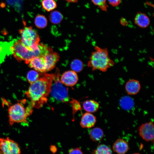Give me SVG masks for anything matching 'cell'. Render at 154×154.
<instances>
[{
	"label": "cell",
	"instance_id": "6da1fadb",
	"mask_svg": "<svg viewBox=\"0 0 154 154\" xmlns=\"http://www.w3.org/2000/svg\"><path fill=\"white\" fill-rule=\"evenodd\" d=\"M52 80V74L41 73L38 79L31 84L25 94L33 108H40L47 102Z\"/></svg>",
	"mask_w": 154,
	"mask_h": 154
},
{
	"label": "cell",
	"instance_id": "7a4b0ae2",
	"mask_svg": "<svg viewBox=\"0 0 154 154\" xmlns=\"http://www.w3.org/2000/svg\"><path fill=\"white\" fill-rule=\"evenodd\" d=\"M52 50L51 48L40 43L36 48L29 50L23 44L21 39L13 41L11 47V54L18 61H24L26 64L33 58L44 56Z\"/></svg>",
	"mask_w": 154,
	"mask_h": 154
},
{
	"label": "cell",
	"instance_id": "3957f363",
	"mask_svg": "<svg viewBox=\"0 0 154 154\" xmlns=\"http://www.w3.org/2000/svg\"><path fill=\"white\" fill-rule=\"evenodd\" d=\"M115 64L114 61L110 58L107 48L96 46L90 56L88 66L93 71L98 70L105 72Z\"/></svg>",
	"mask_w": 154,
	"mask_h": 154
},
{
	"label": "cell",
	"instance_id": "277c9868",
	"mask_svg": "<svg viewBox=\"0 0 154 154\" xmlns=\"http://www.w3.org/2000/svg\"><path fill=\"white\" fill-rule=\"evenodd\" d=\"M52 75L53 80L50 93L51 98L53 101L58 102H67L69 100L68 88L61 82L58 68Z\"/></svg>",
	"mask_w": 154,
	"mask_h": 154
},
{
	"label": "cell",
	"instance_id": "5b68a950",
	"mask_svg": "<svg viewBox=\"0 0 154 154\" xmlns=\"http://www.w3.org/2000/svg\"><path fill=\"white\" fill-rule=\"evenodd\" d=\"M32 108L31 104L25 108L20 102L11 106L8 109L10 124L12 125L15 123L26 122L27 117L32 112Z\"/></svg>",
	"mask_w": 154,
	"mask_h": 154
},
{
	"label": "cell",
	"instance_id": "8992f818",
	"mask_svg": "<svg viewBox=\"0 0 154 154\" xmlns=\"http://www.w3.org/2000/svg\"><path fill=\"white\" fill-rule=\"evenodd\" d=\"M21 40L28 49L32 50L36 48L40 40L37 31L32 27H26L19 30Z\"/></svg>",
	"mask_w": 154,
	"mask_h": 154
},
{
	"label": "cell",
	"instance_id": "52a82bcc",
	"mask_svg": "<svg viewBox=\"0 0 154 154\" xmlns=\"http://www.w3.org/2000/svg\"><path fill=\"white\" fill-rule=\"evenodd\" d=\"M0 151L2 154H20L18 144L8 137L0 138Z\"/></svg>",
	"mask_w": 154,
	"mask_h": 154
},
{
	"label": "cell",
	"instance_id": "ba28073f",
	"mask_svg": "<svg viewBox=\"0 0 154 154\" xmlns=\"http://www.w3.org/2000/svg\"><path fill=\"white\" fill-rule=\"evenodd\" d=\"M154 124L150 121L142 124L138 129L140 136L147 141H153Z\"/></svg>",
	"mask_w": 154,
	"mask_h": 154
},
{
	"label": "cell",
	"instance_id": "9c48e42d",
	"mask_svg": "<svg viewBox=\"0 0 154 154\" xmlns=\"http://www.w3.org/2000/svg\"><path fill=\"white\" fill-rule=\"evenodd\" d=\"M78 79L77 73L73 70L65 72L62 74L60 79L62 84L66 86L70 87L74 86Z\"/></svg>",
	"mask_w": 154,
	"mask_h": 154
},
{
	"label": "cell",
	"instance_id": "30bf717a",
	"mask_svg": "<svg viewBox=\"0 0 154 154\" xmlns=\"http://www.w3.org/2000/svg\"><path fill=\"white\" fill-rule=\"evenodd\" d=\"M28 64L30 68H34L38 72L41 73L46 72L44 56H37L33 58Z\"/></svg>",
	"mask_w": 154,
	"mask_h": 154
},
{
	"label": "cell",
	"instance_id": "8fae6325",
	"mask_svg": "<svg viewBox=\"0 0 154 154\" xmlns=\"http://www.w3.org/2000/svg\"><path fill=\"white\" fill-rule=\"evenodd\" d=\"M46 72L51 70L55 66L58 61L60 56L56 52H50L44 56Z\"/></svg>",
	"mask_w": 154,
	"mask_h": 154
},
{
	"label": "cell",
	"instance_id": "7c38bea8",
	"mask_svg": "<svg viewBox=\"0 0 154 154\" xmlns=\"http://www.w3.org/2000/svg\"><path fill=\"white\" fill-rule=\"evenodd\" d=\"M141 88V85L139 81L135 79L128 80L125 85V90L128 95H135L137 94Z\"/></svg>",
	"mask_w": 154,
	"mask_h": 154
},
{
	"label": "cell",
	"instance_id": "4fadbf2b",
	"mask_svg": "<svg viewBox=\"0 0 154 154\" xmlns=\"http://www.w3.org/2000/svg\"><path fill=\"white\" fill-rule=\"evenodd\" d=\"M112 148L114 151L118 154H125L129 150V147L127 141L119 138L113 143Z\"/></svg>",
	"mask_w": 154,
	"mask_h": 154
},
{
	"label": "cell",
	"instance_id": "5bb4252c",
	"mask_svg": "<svg viewBox=\"0 0 154 154\" xmlns=\"http://www.w3.org/2000/svg\"><path fill=\"white\" fill-rule=\"evenodd\" d=\"M96 121V117L91 113L86 112L82 116L80 124L84 128H90L93 127Z\"/></svg>",
	"mask_w": 154,
	"mask_h": 154
},
{
	"label": "cell",
	"instance_id": "9a60e30c",
	"mask_svg": "<svg viewBox=\"0 0 154 154\" xmlns=\"http://www.w3.org/2000/svg\"><path fill=\"white\" fill-rule=\"evenodd\" d=\"M134 21L136 25L143 28L147 27L150 23V20L148 16L145 14L140 12L136 14Z\"/></svg>",
	"mask_w": 154,
	"mask_h": 154
},
{
	"label": "cell",
	"instance_id": "2e32d148",
	"mask_svg": "<svg viewBox=\"0 0 154 154\" xmlns=\"http://www.w3.org/2000/svg\"><path fill=\"white\" fill-rule=\"evenodd\" d=\"M13 42L0 41V63L3 61L7 55L11 54V47Z\"/></svg>",
	"mask_w": 154,
	"mask_h": 154
},
{
	"label": "cell",
	"instance_id": "e0dca14e",
	"mask_svg": "<svg viewBox=\"0 0 154 154\" xmlns=\"http://www.w3.org/2000/svg\"><path fill=\"white\" fill-rule=\"evenodd\" d=\"M82 106L84 110L92 113L98 111L99 108L100 104L98 102L95 100H89L84 102Z\"/></svg>",
	"mask_w": 154,
	"mask_h": 154
},
{
	"label": "cell",
	"instance_id": "ac0fdd59",
	"mask_svg": "<svg viewBox=\"0 0 154 154\" xmlns=\"http://www.w3.org/2000/svg\"><path fill=\"white\" fill-rule=\"evenodd\" d=\"M89 134L91 139L93 141L96 142L101 140L104 135L103 130L98 127L92 129L89 132Z\"/></svg>",
	"mask_w": 154,
	"mask_h": 154
},
{
	"label": "cell",
	"instance_id": "d6986e66",
	"mask_svg": "<svg viewBox=\"0 0 154 154\" xmlns=\"http://www.w3.org/2000/svg\"><path fill=\"white\" fill-rule=\"evenodd\" d=\"M63 17L62 13L57 10L52 11L49 15V19L50 22L54 24H58L62 20Z\"/></svg>",
	"mask_w": 154,
	"mask_h": 154
},
{
	"label": "cell",
	"instance_id": "ffe728a7",
	"mask_svg": "<svg viewBox=\"0 0 154 154\" xmlns=\"http://www.w3.org/2000/svg\"><path fill=\"white\" fill-rule=\"evenodd\" d=\"M34 23L37 28L39 29H43L47 26L48 21L44 15L39 14L36 16L34 20Z\"/></svg>",
	"mask_w": 154,
	"mask_h": 154
},
{
	"label": "cell",
	"instance_id": "44dd1931",
	"mask_svg": "<svg viewBox=\"0 0 154 154\" xmlns=\"http://www.w3.org/2000/svg\"><path fill=\"white\" fill-rule=\"evenodd\" d=\"M41 5L42 8L47 12L52 11L57 7L55 0H42Z\"/></svg>",
	"mask_w": 154,
	"mask_h": 154
},
{
	"label": "cell",
	"instance_id": "7402d4cb",
	"mask_svg": "<svg viewBox=\"0 0 154 154\" xmlns=\"http://www.w3.org/2000/svg\"><path fill=\"white\" fill-rule=\"evenodd\" d=\"M92 154H112V151L109 147L102 144L98 145Z\"/></svg>",
	"mask_w": 154,
	"mask_h": 154
},
{
	"label": "cell",
	"instance_id": "603a6c76",
	"mask_svg": "<svg viewBox=\"0 0 154 154\" xmlns=\"http://www.w3.org/2000/svg\"><path fill=\"white\" fill-rule=\"evenodd\" d=\"M40 74L35 70H31L27 73V78L30 84L37 80L40 76Z\"/></svg>",
	"mask_w": 154,
	"mask_h": 154
},
{
	"label": "cell",
	"instance_id": "cb8c5ba5",
	"mask_svg": "<svg viewBox=\"0 0 154 154\" xmlns=\"http://www.w3.org/2000/svg\"><path fill=\"white\" fill-rule=\"evenodd\" d=\"M70 67L73 71L76 72H79L82 70L84 65L80 60L75 59L71 63Z\"/></svg>",
	"mask_w": 154,
	"mask_h": 154
},
{
	"label": "cell",
	"instance_id": "d4e9b609",
	"mask_svg": "<svg viewBox=\"0 0 154 154\" xmlns=\"http://www.w3.org/2000/svg\"><path fill=\"white\" fill-rule=\"evenodd\" d=\"M92 2L103 11H107L108 5L106 0H91Z\"/></svg>",
	"mask_w": 154,
	"mask_h": 154
},
{
	"label": "cell",
	"instance_id": "484cf974",
	"mask_svg": "<svg viewBox=\"0 0 154 154\" xmlns=\"http://www.w3.org/2000/svg\"><path fill=\"white\" fill-rule=\"evenodd\" d=\"M132 100L131 99L128 97L123 98L122 99L121 102V106L122 107L125 109H129L132 106L131 105L133 103H132Z\"/></svg>",
	"mask_w": 154,
	"mask_h": 154
},
{
	"label": "cell",
	"instance_id": "4316f807",
	"mask_svg": "<svg viewBox=\"0 0 154 154\" xmlns=\"http://www.w3.org/2000/svg\"><path fill=\"white\" fill-rule=\"evenodd\" d=\"M68 154H83V153L80 148L76 147L70 149Z\"/></svg>",
	"mask_w": 154,
	"mask_h": 154
},
{
	"label": "cell",
	"instance_id": "83f0119b",
	"mask_svg": "<svg viewBox=\"0 0 154 154\" xmlns=\"http://www.w3.org/2000/svg\"><path fill=\"white\" fill-rule=\"evenodd\" d=\"M121 0H108L109 3L114 7L118 6L121 3Z\"/></svg>",
	"mask_w": 154,
	"mask_h": 154
},
{
	"label": "cell",
	"instance_id": "f1b7e54d",
	"mask_svg": "<svg viewBox=\"0 0 154 154\" xmlns=\"http://www.w3.org/2000/svg\"><path fill=\"white\" fill-rule=\"evenodd\" d=\"M120 23L122 25L124 26L127 25L128 23L127 21L124 18H122L121 19Z\"/></svg>",
	"mask_w": 154,
	"mask_h": 154
},
{
	"label": "cell",
	"instance_id": "f546056e",
	"mask_svg": "<svg viewBox=\"0 0 154 154\" xmlns=\"http://www.w3.org/2000/svg\"><path fill=\"white\" fill-rule=\"evenodd\" d=\"M50 149L51 151L54 153H55L56 150V147L54 145H52L50 147Z\"/></svg>",
	"mask_w": 154,
	"mask_h": 154
},
{
	"label": "cell",
	"instance_id": "4dcf8cb0",
	"mask_svg": "<svg viewBox=\"0 0 154 154\" xmlns=\"http://www.w3.org/2000/svg\"><path fill=\"white\" fill-rule=\"evenodd\" d=\"M68 2L72 3H76L78 2V0H64Z\"/></svg>",
	"mask_w": 154,
	"mask_h": 154
},
{
	"label": "cell",
	"instance_id": "1f68e13d",
	"mask_svg": "<svg viewBox=\"0 0 154 154\" xmlns=\"http://www.w3.org/2000/svg\"><path fill=\"white\" fill-rule=\"evenodd\" d=\"M133 154H141L139 153H133Z\"/></svg>",
	"mask_w": 154,
	"mask_h": 154
}]
</instances>
